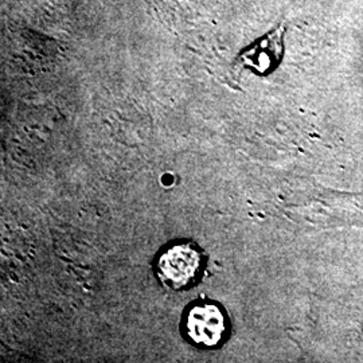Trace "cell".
Masks as SVG:
<instances>
[{
  "label": "cell",
  "mask_w": 363,
  "mask_h": 363,
  "mask_svg": "<svg viewBox=\"0 0 363 363\" xmlns=\"http://www.w3.org/2000/svg\"><path fill=\"white\" fill-rule=\"evenodd\" d=\"M205 269V253L193 242L169 245L157 256L155 264L159 281L172 291H184L195 286Z\"/></svg>",
  "instance_id": "obj_1"
},
{
  "label": "cell",
  "mask_w": 363,
  "mask_h": 363,
  "mask_svg": "<svg viewBox=\"0 0 363 363\" xmlns=\"http://www.w3.org/2000/svg\"><path fill=\"white\" fill-rule=\"evenodd\" d=\"M183 333L189 342L198 347H218L229 334L228 315L217 303H196L184 312Z\"/></svg>",
  "instance_id": "obj_2"
},
{
  "label": "cell",
  "mask_w": 363,
  "mask_h": 363,
  "mask_svg": "<svg viewBox=\"0 0 363 363\" xmlns=\"http://www.w3.org/2000/svg\"><path fill=\"white\" fill-rule=\"evenodd\" d=\"M286 23L273 27L265 35L242 49L237 55L234 64L241 69H249L259 76L272 73L283 61L286 52Z\"/></svg>",
  "instance_id": "obj_3"
}]
</instances>
